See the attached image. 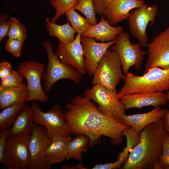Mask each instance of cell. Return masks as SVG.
Listing matches in <instances>:
<instances>
[{"label":"cell","mask_w":169,"mask_h":169,"mask_svg":"<svg viewBox=\"0 0 169 169\" xmlns=\"http://www.w3.org/2000/svg\"><path fill=\"white\" fill-rule=\"evenodd\" d=\"M115 45L110 47V49L115 51L120 61L123 73L126 75L129 73L130 68L134 66L136 70L141 68L146 51L141 49L140 44H132L130 39L129 34L124 30L116 37Z\"/></svg>","instance_id":"8"},{"label":"cell","mask_w":169,"mask_h":169,"mask_svg":"<svg viewBox=\"0 0 169 169\" xmlns=\"http://www.w3.org/2000/svg\"><path fill=\"white\" fill-rule=\"evenodd\" d=\"M140 134L137 133L131 128L130 130L124 132L122 135L125 136L126 139V147L131 150L138 143L140 140Z\"/></svg>","instance_id":"34"},{"label":"cell","mask_w":169,"mask_h":169,"mask_svg":"<svg viewBox=\"0 0 169 169\" xmlns=\"http://www.w3.org/2000/svg\"><path fill=\"white\" fill-rule=\"evenodd\" d=\"M45 20L46 28L49 36L57 37L64 44L72 42L75 39L76 31L69 22L60 25L51 22L49 18H46Z\"/></svg>","instance_id":"23"},{"label":"cell","mask_w":169,"mask_h":169,"mask_svg":"<svg viewBox=\"0 0 169 169\" xmlns=\"http://www.w3.org/2000/svg\"><path fill=\"white\" fill-rule=\"evenodd\" d=\"M125 110L132 108L141 109L146 106H152L155 108L164 105L168 100L164 92L150 93H137L125 95L120 98Z\"/></svg>","instance_id":"16"},{"label":"cell","mask_w":169,"mask_h":169,"mask_svg":"<svg viewBox=\"0 0 169 169\" xmlns=\"http://www.w3.org/2000/svg\"><path fill=\"white\" fill-rule=\"evenodd\" d=\"M144 73L154 67L169 69V26L148 44Z\"/></svg>","instance_id":"13"},{"label":"cell","mask_w":169,"mask_h":169,"mask_svg":"<svg viewBox=\"0 0 169 169\" xmlns=\"http://www.w3.org/2000/svg\"><path fill=\"white\" fill-rule=\"evenodd\" d=\"M80 0H53L50 3L55 10L54 17L50 21L55 23L59 18L73 8Z\"/></svg>","instance_id":"28"},{"label":"cell","mask_w":169,"mask_h":169,"mask_svg":"<svg viewBox=\"0 0 169 169\" xmlns=\"http://www.w3.org/2000/svg\"><path fill=\"white\" fill-rule=\"evenodd\" d=\"M33 114L31 107L25 104L19 112L13 125L8 129V135L31 131L34 124Z\"/></svg>","instance_id":"22"},{"label":"cell","mask_w":169,"mask_h":169,"mask_svg":"<svg viewBox=\"0 0 169 169\" xmlns=\"http://www.w3.org/2000/svg\"><path fill=\"white\" fill-rule=\"evenodd\" d=\"M65 14L71 26L77 34H82L92 26L86 18L80 15L73 8L69 10Z\"/></svg>","instance_id":"26"},{"label":"cell","mask_w":169,"mask_h":169,"mask_svg":"<svg viewBox=\"0 0 169 169\" xmlns=\"http://www.w3.org/2000/svg\"><path fill=\"white\" fill-rule=\"evenodd\" d=\"M33 118L34 124L46 129L52 138L56 136L70 135L66 124L64 111L58 104L54 105L47 112H44L37 103H32Z\"/></svg>","instance_id":"9"},{"label":"cell","mask_w":169,"mask_h":169,"mask_svg":"<svg viewBox=\"0 0 169 169\" xmlns=\"http://www.w3.org/2000/svg\"><path fill=\"white\" fill-rule=\"evenodd\" d=\"M29 148V169H50L52 165L45 154L51 142L45 128L34 124L31 131Z\"/></svg>","instance_id":"10"},{"label":"cell","mask_w":169,"mask_h":169,"mask_svg":"<svg viewBox=\"0 0 169 169\" xmlns=\"http://www.w3.org/2000/svg\"><path fill=\"white\" fill-rule=\"evenodd\" d=\"M64 114L70 135L84 134L90 138L88 146L99 143L102 136L110 138L112 146L124 142L123 133L130 130L114 118L102 113L94 101L77 95L65 105Z\"/></svg>","instance_id":"1"},{"label":"cell","mask_w":169,"mask_h":169,"mask_svg":"<svg viewBox=\"0 0 169 169\" xmlns=\"http://www.w3.org/2000/svg\"><path fill=\"white\" fill-rule=\"evenodd\" d=\"M84 96L97 103L98 109L102 113L120 122L123 120L125 110L123 102L118 96L116 90H110L102 85L96 84L91 89H86Z\"/></svg>","instance_id":"7"},{"label":"cell","mask_w":169,"mask_h":169,"mask_svg":"<svg viewBox=\"0 0 169 169\" xmlns=\"http://www.w3.org/2000/svg\"><path fill=\"white\" fill-rule=\"evenodd\" d=\"M81 35L78 33L74 40L69 43L59 40L55 54L62 63L72 66L84 75L86 70Z\"/></svg>","instance_id":"14"},{"label":"cell","mask_w":169,"mask_h":169,"mask_svg":"<svg viewBox=\"0 0 169 169\" xmlns=\"http://www.w3.org/2000/svg\"><path fill=\"white\" fill-rule=\"evenodd\" d=\"M163 153L159 159L161 169H169V134L163 140Z\"/></svg>","instance_id":"33"},{"label":"cell","mask_w":169,"mask_h":169,"mask_svg":"<svg viewBox=\"0 0 169 169\" xmlns=\"http://www.w3.org/2000/svg\"><path fill=\"white\" fill-rule=\"evenodd\" d=\"M28 95L27 84L24 83L18 86H0V108L3 110L16 104L25 103Z\"/></svg>","instance_id":"21"},{"label":"cell","mask_w":169,"mask_h":169,"mask_svg":"<svg viewBox=\"0 0 169 169\" xmlns=\"http://www.w3.org/2000/svg\"><path fill=\"white\" fill-rule=\"evenodd\" d=\"M25 104L18 103L2 110L0 113V132L13 125L19 112Z\"/></svg>","instance_id":"25"},{"label":"cell","mask_w":169,"mask_h":169,"mask_svg":"<svg viewBox=\"0 0 169 169\" xmlns=\"http://www.w3.org/2000/svg\"><path fill=\"white\" fill-rule=\"evenodd\" d=\"M4 0L5 1L8 2V1L9 0Z\"/></svg>","instance_id":"41"},{"label":"cell","mask_w":169,"mask_h":169,"mask_svg":"<svg viewBox=\"0 0 169 169\" xmlns=\"http://www.w3.org/2000/svg\"><path fill=\"white\" fill-rule=\"evenodd\" d=\"M105 18L103 16H101L100 20L98 23L91 26L81 36L93 38L101 42L115 40L117 36L124 30V28L120 26H112L108 20Z\"/></svg>","instance_id":"18"},{"label":"cell","mask_w":169,"mask_h":169,"mask_svg":"<svg viewBox=\"0 0 169 169\" xmlns=\"http://www.w3.org/2000/svg\"><path fill=\"white\" fill-rule=\"evenodd\" d=\"M113 0H93L95 12L98 14L103 15L108 5Z\"/></svg>","instance_id":"36"},{"label":"cell","mask_w":169,"mask_h":169,"mask_svg":"<svg viewBox=\"0 0 169 169\" xmlns=\"http://www.w3.org/2000/svg\"><path fill=\"white\" fill-rule=\"evenodd\" d=\"M9 28L8 21L5 20L4 16L1 15L0 18V42L3 38L7 36Z\"/></svg>","instance_id":"38"},{"label":"cell","mask_w":169,"mask_h":169,"mask_svg":"<svg viewBox=\"0 0 169 169\" xmlns=\"http://www.w3.org/2000/svg\"><path fill=\"white\" fill-rule=\"evenodd\" d=\"M45 69L44 64L35 60L23 61L18 67L17 70L27 80L28 95L26 102L37 100L44 103L48 100V96L41 83Z\"/></svg>","instance_id":"11"},{"label":"cell","mask_w":169,"mask_h":169,"mask_svg":"<svg viewBox=\"0 0 169 169\" xmlns=\"http://www.w3.org/2000/svg\"><path fill=\"white\" fill-rule=\"evenodd\" d=\"M142 0H113L108 5L103 16L113 26L128 19L132 9L142 6Z\"/></svg>","instance_id":"17"},{"label":"cell","mask_w":169,"mask_h":169,"mask_svg":"<svg viewBox=\"0 0 169 169\" xmlns=\"http://www.w3.org/2000/svg\"><path fill=\"white\" fill-rule=\"evenodd\" d=\"M169 134L162 118L144 127L140 132L139 143L131 150L121 168L157 169L163 153V141Z\"/></svg>","instance_id":"2"},{"label":"cell","mask_w":169,"mask_h":169,"mask_svg":"<svg viewBox=\"0 0 169 169\" xmlns=\"http://www.w3.org/2000/svg\"><path fill=\"white\" fill-rule=\"evenodd\" d=\"M23 76L17 70H13L8 75L1 79L0 86L4 87L20 86L23 83Z\"/></svg>","instance_id":"30"},{"label":"cell","mask_w":169,"mask_h":169,"mask_svg":"<svg viewBox=\"0 0 169 169\" xmlns=\"http://www.w3.org/2000/svg\"><path fill=\"white\" fill-rule=\"evenodd\" d=\"M43 46L47 53L48 60L42 78L44 81L45 92L46 93L50 91L53 85L63 79H70L76 84L79 83L83 75L72 66L66 65L60 60L54 53L50 41L46 40Z\"/></svg>","instance_id":"4"},{"label":"cell","mask_w":169,"mask_h":169,"mask_svg":"<svg viewBox=\"0 0 169 169\" xmlns=\"http://www.w3.org/2000/svg\"><path fill=\"white\" fill-rule=\"evenodd\" d=\"M73 8L82 13L92 25L97 23L93 0H80Z\"/></svg>","instance_id":"27"},{"label":"cell","mask_w":169,"mask_h":169,"mask_svg":"<svg viewBox=\"0 0 169 169\" xmlns=\"http://www.w3.org/2000/svg\"><path fill=\"white\" fill-rule=\"evenodd\" d=\"M8 135V129L0 132V162L3 163L5 157L6 140Z\"/></svg>","instance_id":"35"},{"label":"cell","mask_w":169,"mask_h":169,"mask_svg":"<svg viewBox=\"0 0 169 169\" xmlns=\"http://www.w3.org/2000/svg\"><path fill=\"white\" fill-rule=\"evenodd\" d=\"M13 70L11 64L6 60L0 63V78L2 79L10 74Z\"/></svg>","instance_id":"37"},{"label":"cell","mask_w":169,"mask_h":169,"mask_svg":"<svg viewBox=\"0 0 169 169\" xmlns=\"http://www.w3.org/2000/svg\"><path fill=\"white\" fill-rule=\"evenodd\" d=\"M130 151L125 148L120 153L118 160L113 163L96 164L92 169H114L121 167L127 159Z\"/></svg>","instance_id":"31"},{"label":"cell","mask_w":169,"mask_h":169,"mask_svg":"<svg viewBox=\"0 0 169 169\" xmlns=\"http://www.w3.org/2000/svg\"><path fill=\"white\" fill-rule=\"evenodd\" d=\"M80 41L83 49L86 72L91 76L106 50L115 43L116 40L99 43L93 38L81 36Z\"/></svg>","instance_id":"15"},{"label":"cell","mask_w":169,"mask_h":169,"mask_svg":"<svg viewBox=\"0 0 169 169\" xmlns=\"http://www.w3.org/2000/svg\"><path fill=\"white\" fill-rule=\"evenodd\" d=\"M122 79L124 85L117 93L120 99L125 95L164 92L169 90V69L153 67L140 76L129 72L124 75Z\"/></svg>","instance_id":"3"},{"label":"cell","mask_w":169,"mask_h":169,"mask_svg":"<svg viewBox=\"0 0 169 169\" xmlns=\"http://www.w3.org/2000/svg\"><path fill=\"white\" fill-rule=\"evenodd\" d=\"M31 133V131H27L14 135H8L6 140L3 163L7 168H29Z\"/></svg>","instance_id":"5"},{"label":"cell","mask_w":169,"mask_h":169,"mask_svg":"<svg viewBox=\"0 0 169 169\" xmlns=\"http://www.w3.org/2000/svg\"><path fill=\"white\" fill-rule=\"evenodd\" d=\"M167 98L169 100V90L167 91L166 94ZM162 118L163 120L164 125L169 133V110H167L165 115L163 116Z\"/></svg>","instance_id":"39"},{"label":"cell","mask_w":169,"mask_h":169,"mask_svg":"<svg viewBox=\"0 0 169 169\" xmlns=\"http://www.w3.org/2000/svg\"><path fill=\"white\" fill-rule=\"evenodd\" d=\"M9 28L7 34L8 38L25 40L27 38L25 28L24 25L14 17L8 20Z\"/></svg>","instance_id":"29"},{"label":"cell","mask_w":169,"mask_h":169,"mask_svg":"<svg viewBox=\"0 0 169 169\" xmlns=\"http://www.w3.org/2000/svg\"><path fill=\"white\" fill-rule=\"evenodd\" d=\"M49 0V1H52V0Z\"/></svg>","instance_id":"42"},{"label":"cell","mask_w":169,"mask_h":169,"mask_svg":"<svg viewBox=\"0 0 169 169\" xmlns=\"http://www.w3.org/2000/svg\"><path fill=\"white\" fill-rule=\"evenodd\" d=\"M117 52L108 49L105 53L93 74L92 83L102 85L108 89L115 90L124 75Z\"/></svg>","instance_id":"6"},{"label":"cell","mask_w":169,"mask_h":169,"mask_svg":"<svg viewBox=\"0 0 169 169\" xmlns=\"http://www.w3.org/2000/svg\"><path fill=\"white\" fill-rule=\"evenodd\" d=\"M158 13L156 5L148 6L146 3L130 12L128 19L130 32L142 47H146L148 44V38L146 33L147 25L150 22L151 26L153 25Z\"/></svg>","instance_id":"12"},{"label":"cell","mask_w":169,"mask_h":169,"mask_svg":"<svg viewBox=\"0 0 169 169\" xmlns=\"http://www.w3.org/2000/svg\"><path fill=\"white\" fill-rule=\"evenodd\" d=\"M86 169L84 166L81 164H79L77 165H75L73 166H70L68 165H63L61 167V168L63 169Z\"/></svg>","instance_id":"40"},{"label":"cell","mask_w":169,"mask_h":169,"mask_svg":"<svg viewBox=\"0 0 169 169\" xmlns=\"http://www.w3.org/2000/svg\"><path fill=\"white\" fill-rule=\"evenodd\" d=\"M71 140L70 135L56 136L51 138V143L45 151V154L51 165L66 159Z\"/></svg>","instance_id":"20"},{"label":"cell","mask_w":169,"mask_h":169,"mask_svg":"<svg viewBox=\"0 0 169 169\" xmlns=\"http://www.w3.org/2000/svg\"><path fill=\"white\" fill-rule=\"evenodd\" d=\"M25 40L8 38L5 44V49L16 57L21 55V51Z\"/></svg>","instance_id":"32"},{"label":"cell","mask_w":169,"mask_h":169,"mask_svg":"<svg viewBox=\"0 0 169 169\" xmlns=\"http://www.w3.org/2000/svg\"><path fill=\"white\" fill-rule=\"evenodd\" d=\"M167 110L161 109L160 107L146 113L127 115H125L121 123L130 126L137 133L140 134L141 130L147 125L157 122L161 119Z\"/></svg>","instance_id":"19"},{"label":"cell","mask_w":169,"mask_h":169,"mask_svg":"<svg viewBox=\"0 0 169 169\" xmlns=\"http://www.w3.org/2000/svg\"><path fill=\"white\" fill-rule=\"evenodd\" d=\"M76 135L69 144L66 159L68 160L74 158L75 160L80 161L82 160L83 152L90 141V139L88 136L84 134Z\"/></svg>","instance_id":"24"}]
</instances>
